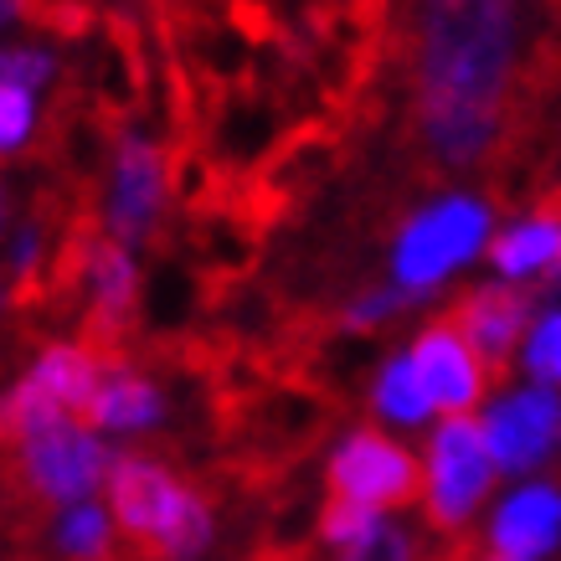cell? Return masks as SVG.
<instances>
[{
	"instance_id": "5",
	"label": "cell",
	"mask_w": 561,
	"mask_h": 561,
	"mask_svg": "<svg viewBox=\"0 0 561 561\" xmlns=\"http://www.w3.org/2000/svg\"><path fill=\"white\" fill-rule=\"evenodd\" d=\"M330 500H351L366 511H402L412 500H427L423 469L402 443L381 438L376 427H356L351 438L335 448V459L324 469Z\"/></svg>"
},
{
	"instance_id": "16",
	"label": "cell",
	"mask_w": 561,
	"mask_h": 561,
	"mask_svg": "<svg viewBox=\"0 0 561 561\" xmlns=\"http://www.w3.org/2000/svg\"><path fill=\"white\" fill-rule=\"evenodd\" d=\"M376 526H381V520H376V511L351 505V500H324V511H320V541L345 546V551L366 541Z\"/></svg>"
},
{
	"instance_id": "2",
	"label": "cell",
	"mask_w": 561,
	"mask_h": 561,
	"mask_svg": "<svg viewBox=\"0 0 561 561\" xmlns=\"http://www.w3.org/2000/svg\"><path fill=\"white\" fill-rule=\"evenodd\" d=\"M108 511L129 561H202L217 541L221 494L202 469L135 448L108 469Z\"/></svg>"
},
{
	"instance_id": "3",
	"label": "cell",
	"mask_w": 561,
	"mask_h": 561,
	"mask_svg": "<svg viewBox=\"0 0 561 561\" xmlns=\"http://www.w3.org/2000/svg\"><path fill=\"white\" fill-rule=\"evenodd\" d=\"M171 206V154L165 139H145L139 129L119 139L114 171H108V196H103V221L119 248H150L154 263L175 253V238L160 227Z\"/></svg>"
},
{
	"instance_id": "6",
	"label": "cell",
	"mask_w": 561,
	"mask_h": 561,
	"mask_svg": "<svg viewBox=\"0 0 561 561\" xmlns=\"http://www.w3.org/2000/svg\"><path fill=\"white\" fill-rule=\"evenodd\" d=\"M433 484H427V526L438 536L454 530L474 515V505L494 484V459L484 448V433L469 417H448L433 438Z\"/></svg>"
},
{
	"instance_id": "18",
	"label": "cell",
	"mask_w": 561,
	"mask_h": 561,
	"mask_svg": "<svg viewBox=\"0 0 561 561\" xmlns=\"http://www.w3.org/2000/svg\"><path fill=\"white\" fill-rule=\"evenodd\" d=\"M341 561H417V541L402 526H376L360 546L341 551Z\"/></svg>"
},
{
	"instance_id": "1",
	"label": "cell",
	"mask_w": 561,
	"mask_h": 561,
	"mask_svg": "<svg viewBox=\"0 0 561 561\" xmlns=\"http://www.w3.org/2000/svg\"><path fill=\"white\" fill-rule=\"evenodd\" d=\"M541 26L546 11L536 21L520 5L490 0L387 11V72L408 78V103H520Z\"/></svg>"
},
{
	"instance_id": "20",
	"label": "cell",
	"mask_w": 561,
	"mask_h": 561,
	"mask_svg": "<svg viewBox=\"0 0 561 561\" xmlns=\"http://www.w3.org/2000/svg\"><path fill=\"white\" fill-rule=\"evenodd\" d=\"M484 561H515V557H500V551H490V557H484Z\"/></svg>"
},
{
	"instance_id": "7",
	"label": "cell",
	"mask_w": 561,
	"mask_h": 561,
	"mask_svg": "<svg viewBox=\"0 0 561 561\" xmlns=\"http://www.w3.org/2000/svg\"><path fill=\"white\" fill-rule=\"evenodd\" d=\"M530 305H536V294H526V289L479 284V289L459 294L454 305L443 309V320L454 324L463 335V345L484 360V376H490V381H505V376H511V351L530 320Z\"/></svg>"
},
{
	"instance_id": "17",
	"label": "cell",
	"mask_w": 561,
	"mask_h": 561,
	"mask_svg": "<svg viewBox=\"0 0 561 561\" xmlns=\"http://www.w3.org/2000/svg\"><path fill=\"white\" fill-rule=\"evenodd\" d=\"M32 124H36L32 88L0 83V160H5V154H16L21 145L32 139Z\"/></svg>"
},
{
	"instance_id": "4",
	"label": "cell",
	"mask_w": 561,
	"mask_h": 561,
	"mask_svg": "<svg viewBox=\"0 0 561 561\" xmlns=\"http://www.w3.org/2000/svg\"><path fill=\"white\" fill-rule=\"evenodd\" d=\"M490 238V206L469 202V196H448L433 211L412 217L397 238V253H391V268L402 278V289L427 294L443 273H454L459 263L484 248Z\"/></svg>"
},
{
	"instance_id": "11",
	"label": "cell",
	"mask_w": 561,
	"mask_h": 561,
	"mask_svg": "<svg viewBox=\"0 0 561 561\" xmlns=\"http://www.w3.org/2000/svg\"><path fill=\"white\" fill-rule=\"evenodd\" d=\"M557 536H561V494L546 490V484H530V490L511 494L490 526L494 551L515 561L546 557L557 546Z\"/></svg>"
},
{
	"instance_id": "19",
	"label": "cell",
	"mask_w": 561,
	"mask_h": 561,
	"mask_svg": "<svg viewBox=\"0 0 561 561\" xmlns=\"http://www.w3.org/2000/svg\"><path fill=\"white\" fill-rule=\"evenodd\" d=\"M526 366H530V376L561 387V314H546V320L536 324V335H530V345H526Z\"/></svg>"
},
{
	"instance_id": "14",
	"label": "cell",
	"mask_w": 561,
	"mask_h": 561,
	"mask_svg": "<svg viewBox=\"0 0 561 561\" xmlns=\"http://www.w3.org/2000/svg\"><path fill=\"white\" fill-rule=\"evenodd\" d=\"M561 253V217L536 211L530 221H515L511 232H500L490 242V263L500 273H536Z\"/></svg>"
},
{
	"instance_id": "10",
	"label": "cell",
	"mask_w": 561,
	"mask_h": 561,
	"mask_svg": "<svg viewBox=\"0 0 561 561\" xmlns=\"http://www.w3.org/2000/svg\"><path fill=\"white\" fill-rule=\"evenodd\" d=\"M103 371H108V366H103L99 356H88L78 341H51L26 376H32L36 387L57 402L62 417H72L78 427H88L93 423V402H99Z\"/></svg>"
},
{
	"instance_id": "8",
	"label": "cell",
	"mask_w": 561,
	"mask_h": 561,
	"mask_svg": "<svg viewBox=\"0 0 561 561\" xmlns=\"http://www.w3.org/2000/svg\"><path fill=\"white\" fill-rule=\"evenodd\" d=\"M484 433V448H490L494 469H511V474H526L557 448L561 438V397L551 387H526L494 402L490 417L479 423Z\"/></svg>"
},
{
	"instance_id": "12",
	"label": "cell",
	"mask_w": 561,
	"mask_h": 561,
	"mask_svg": "<svg viewBox=\"0 0 561 561\" xmlns=\"http://www.w3.org/2000/svg\"><path fill=\"white\" fill-rule=\"evenodd\" d=\"M171 417V402L150 371L139 366H108L93 402V423L88 427H114V433H150Z\"/></svg>"
},
{
	"instance_id": "13",
	"label": "cell",
	"mask_w": 561,
	"mask_h": 561,
	"mask_svg": "<svg viewBox=\"0 0 561 561\" xmlns=\"http://www.w3.org/2000/svg\"><path fill=\"white\" fill-rule=\"evenodd\" d=\"M47 546L57 561H129L114 546V526H108V515L99 505H68V511L51 520L47 530Z\"/></svg>"
},
{
	"instance_id": "15",
	"label": "cell",
	"mask_w": 561,
	"mask_h": 561,
	"mask_svg": "<svg viewBox=\"0 0 561 561\" xmlns=\"http://www.w3.org/2000/svg\"><path fill=\"white\" fill-rule=\"evenodd\" d=\"M376 412L391 417V423H423L427 412H433L412 356H391L387 366H381V376H376Z\"/></svg>"
},
{
	"instance_id": "9",
	"label": "cell",
	"mask_w": 561,
	"mask_h": 561,
	"mask_svg": "<svg viewBox=\"0 0 561 561\" xmlns=\"http://www.w3.org/2000/svg\"><path fill=\"white\" fill-rule=\"evenodd\" d=\"M412 366H417V381H423L427 402L438 412H448V417H463V412L484 397V381H490L484 366H479V356L463 345V335L443 320V314L417 335Z\"/></svg>"
}]
</instances>
